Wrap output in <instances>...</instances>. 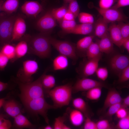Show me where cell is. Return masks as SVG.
<instances>
[{"mask_svg":"<svg viewBox=\"0 0 129 129\" xmlns=\"http://www.w3.org/2000/svg\"><path fill=\"white\" fill-rule=\"evenodd\" d=\"M50 36L43 33L32 37H28V52L42 58L50 56L51 52Z\"/></svg>","mask_w":129,"mask_h":129,"instance_id":"cell-1","label":"cell"},{"mask_svg":"<svg viewBox=\"0 0 129 129\" xmlns=\"http://www.w3.org/2000/svg\"><path fill=\"white\" fill-rule=\"evenodd\" d=\"M42 78V75L36 80L27 83L16 79V82L20 91L19 96L22 102L44 97Z\"/></svg>","mask_w":129,"mask_h":129,"instance_id":"cell-2","label":"cell"},{"mask_svg":"<svg viewBox=\"0 0 129 129\" xmlns=\"http://www.w3.org/2000/svg\"><path fill=\"white\" fill-rule=\"evenodd\" d=\"M72 85L69 83L52 89L48 96L52 100L55 109L68 105L72 98Z\"/></svg>","mask_w":129,"mask_h":129,"instance_id":"cell-3","label":"cell"},{"mask_svg":"<svg viewBox=\"0 0 129 129\" xmlns=\"http://www.w3.org/2000/svg\"><path fill=\"white\" fill-rule=\"evenodd\" d=\"M22 102L28 112L35 115H40L43 118L46 123L49 124L48 112L50 109L55 108L53 105L49 104L46 102L44 97Z\"/></svg>","mask_w":129,"mask_h":129,"instance_id":"cell-4","label":"cell"},{"mask_svg":"<svg viewBox=\"0 0 129 129\" xmlns=\"http://www.w3.org/2000/svg\"><path fill=\"white\" fill-rule=\"evenodd\" d=\"M16 17L3 12L0 13V40L4 44L11 42L13 26Z\"/></svg>","mask_w":129,"mask_h":129,"instance_id":"cell-5","label":"cell"},{"mask_svg":"<svg viewBox=\"0 0 129 129\" xmlns=\"http://www.w3.org/2000/svg\"><path fill=\"white\" fill-rule=\"evenodd\" d=\"M38 69V64L35 60H28L24 61L22 67L17 73L16 79L23 83L31 82L33 81V75Z\"/></svg>","mask_w":129,"mask_h":129,"instance_id":"cell-6","label":"cell"},{"mask_svg":"<svg viewBox=\"0 0 129 129\" xmlns=\"http://www.w3.org/2000/svg\"><path fill=\"white\" fill-rule=\"evenodd\" d=\"M50 43L60 54L75 61L77 59L75 46L65 41L57 40L50 36Z\"/></svg>","mask_w":129,"mask_h":129,"instance_id":"cell-7","label":"cell"},{"mask_svg":"<svg viewBox=\"0 0 129 129\" xmlns=\"http://www.w3.org/2000/svg\"><path fill=\"white\" fill-rule=\"evenodd\" d=\"M97 87H108V85L103 82L83 77L78 79L72 86V92L76 93L81 91H85Z\"/></svg>","mask_w":129,"mask_h":129,"instance_id":"cell-8","label":"cell"},{"mask_svg":"<svg viewBox=\"0 0 129 129\" xmlns=\"http://www.w3.org/2000/svg\"><path fill=\"white\" fill-rule=\"evenodd\" d=\"M93 6L108 23L116 22H124L126 21L128 18L118 9L111 8L103 9L95 6Z\"/></svg>","mask_w":129,"mask_h":129,"instance_id":"cell-9","label":"cell"},{"mask_svg":"<svg viewBox=\"0 0 129 129\" xmlns=\"http://www.w3.org/2000/svg\"><path fill=\"white\" fill-rule=\"evenodd\" d=\"M109 64L111 69L118 76L122 71L129 66V57L121 54H115L110 59Z\"/></svg>","mask_w":129,"mask_h":129,"instance_id":"cell-10","label":"cell"},{"mask_svg":"<svg viewBox=\"0 0 129 129\" xmlns=\"http://www.w3.org/2000/svg\"><path fill=\"white\" fill-rule=\"evenodd\" d=\"M36 25L40 31L45 33L57 25L56 20L53 16L51 11H47L37 21Z\"/></svg>","mask_w":129,"mask_h":129,"instance_id":"cell-11","label":"cell"},{"mask_svg":"<svg viewBox=\"0 0 129 129\" xmlns=\"http://www.w3.org/2000/svg\"><path fill=\"white\" fill-rule=\"evenodd\" d=\"M21 9L22 12L27 16L36 18L42 11L43 8L38 1H28L23 4Z\"/></svg>","mask_w":129,"mask_h":129,"instance_id":"cell-12","label":"cell"},{"mask_svg":"<svg viewBox=\"0 0 129 129\" xmlns=\"http://www.w3.org/2000/svg\"><path fill=\"white\" fill-rule=\"evenodd\" d=\"M122 100L120 94L114 88H109L103 106L100 111V113H105L110 106L115 103L121 102Z\"/></svg>","mask_w":129,"mask_h":129,"instance_id":"cell-13","label":"cell"},{"mask_svg":"<svg viewBox=\"0 0 129 129\" xmlns=\"http://www.w3.org/2000/svg\"><path fill=\"white\" fill-rule=\"evenodd\" d=\"M26 27L24 19L21 17H16L13 26L11 42L21 38L26 32Z\"/></svg>","mask_w":129,"mask_h":129,"instance_id":"cell-14","label":"cell"},{"mask_svg":"<svg viewBox=\"0 0 129 129\" xmlns=\"http://www.w3.org/2000/svg\"><path fill=\"white\" fill-rule=\"evenodd\" d=\"M108 32L113 43L119 48L122 46L123 40L119 27L115 22L111 23L108 27Z\"/></svg>","mask_w":129,"mask_h":129,"instance_id":"cell-15","label":"cell"},{"mask_svg":"<svg viewBox=\"0 0 129 129\" xmlns=\"http://www.w3.org/2000/svg\"><path fill=\"white\" fill-rule=\"evenodd\" d=\"M2 107L5 112L13 118L21 113V108L18 103L14 100H6Z\"/></svg>","mask_w":129,"mask_h":129,"instance_id":"cell-16","label":"cell"},{"mask_svg":"<svg viewBox=\"0 0 129 129\" xmlns=\"http://www.w3.org/2000/svg\"><path fill=\"white\" fill-rule=\"evenodd\" d=\"M101 58L98 57L88 59L83 68L82 73L83 77L91 76L95 73Z\"/></svg>","mask_w":129,"mask_h":129,"instance_id":"cell-17","label":"cell"},{"mask_svg":"<svg viewBox=\"0 0 129 129\" xmlns=\"http://www.w3.org/2000/svg\"><path fill=\"white\" fill-rule=\"evenodd\" d=\"M101 52L109 54L113 50V44L108 32L100 38L97 42Z\"/></svg>","mask_w":129,"mask_h":129,"instance_id":"cell-18","label":"cell"},{"mask_svg":"<svg viewBox=\"0 0 129 129\" xmlns=\"http://www.w3.org/2000/svg\"><path fill=\"white\" fill-rule=\"evenodd\" d=\"M72 104L75 109L81 112L85 117L91 116L92 113L87 103L82 98L77 97L74 99Z\"/></svg>","mask_w":129,"mask_h":129,"instance_id":"cell-19","label":"cell"},{"mask_svg":"<svg viewBox=\"0 0 129 129\" xmlns=\"http://www.w3.org/2000/svg\"><path fill=\"white\" fill-rule=\"evenodd\" d=\"M67 111L70 121L72 124L76 127L81 126L84 120L83 114L75 109L68 108Z\"/></svg>","mask_w":129,"mask_h":129,"instance_id":"cell-20","label":"cell"},{"mask_svg":"<svg viewBox=\"0 0 129 129\" xmlns=\"http://www.w3.org/2000/svg\"><path fill=\"white\" fill-rule=\"evenodd\" d=\"M46 72L42 75L41 82L44 94L48 95L50 91L55 85V80L53 75H46Z\"/></svg>","mask_w":129,"mask_h":129,"instance_id":"cell-21","label":"cell"},{"mask_svg":"<svg viewBox=\"0 0 129 129\" xmlns=\"http://www.w3.org/2000/svg\"><path fill=\"white\" fill-rule=\"evenodd\" d=\"M14 118V125L16 128L34 129L36 128V126L32 124L22 113L18 114Z\"/></svg>","mask_w":129,"mask_h":129,"instance_id":"cell-22","label":"cell"},{"mask_svg":"<svg viewBox=\"0 0 129 129\" xmlns=\"http://www.w3.org/2000/svg\"><path fill=\"white\" fill-rule=\"evenodd\" d=\"M108 23L101 16L97 20L95 27V34L96 36L101 38L108 32Z\"/></svg>","mask_w":129,"mask_h":129,"instance_id":"cell-23","label":"cell"},{"mask_svg":"<svg viewBox=\"0 0 129 129\" xmlns=\"http://www.w3.org/2000/svg\"><path fill=\"white\" fill-rule=\"evenodd\" d=\"M93 29V24L81 23L80 24H77L74 29L66 33L88 35L92 32Z\"/></svg>","mask_w":129,"mask_h":129,"instance_id":"cell-24","label":"cell"},{"mask_svg":"<svg viewBox=\"0 0 129 129\" xmlns=\"http://www.w3.org/2000/svg\"><path fill=\"white\" fill-rule=\"evenodd\" d=\"M94 38L93 35H90L84 37L79 40L75 46L76 52L80 53H86L91 44L93 42Z\"/></svg>","mask_w":129,"mask_h":129,"instance_id":"cell-25","label":"cell"},{"mask_svg":"<svg viewBox=\"0 0 129 129\" xmlns=\"http://www.w3.org/2000/svg\"><path fill=\"white\" fill-rule=\"evenodd\" d=\"M68 65V58L61 54L55 57L53 62V69L54 70H64L67 67Z\"/></svg>","mask_w":129,"mask_h":129,"instance_id":"cell-26","label":"cell"},{"mask_svg":"<svg viewBox=\"0 0 129 129\" xmlns=\"http://www.w3.org/2000/svg\"><path fill=\"white\" fill-rule=\"evenodd\" d=\"M19 5V0H6L3 4L1 11L11 14L16 11Z\"/></svg>","mask_w":129,"mask_h":129,"instance_id":"cell-27","label":"cell"},{"mask_svg":"<svg viewBox=\"0 0 129 129\" xmlns=\"http://www.w3.org/2000/svg\"><path fill=\"white\" fill-rule=\"evenodd\" d=\"M15 48L16 55L13 61L22 57L28 52V47L27 41H20L15 47Z\"/></svg>","mask_w":129,"mask_h":129,"instance_id":"cell-28","label":"cell"},{"mask_svg":"<svg viewBox=\"0 0 129 129\" xmlns=\"http://www.w3.org/2000/svg\"><path fill=\"white\" fill-rule=\"evenodd\" d=\"M101 52L97 42H93L87 49L86 55L88 59L101 57Z\"/></svg>","mask_w":129,"mask_h":129,"instance_id":"cell-29","label":"cell"},{"mask_svg":"<svg viewBox=\"0 0 129 129\" xmlns=\"http://www.w3.org/2000/svg\"><path fill=\"white\" fill-rule=\"evenodd\" d=\"M102 87H97L86 91L85 95L87 99L92 100H97L101 97Z\"/></svg>","mask_w":129,"mask_h":129,"instance_id":"cell-30","label":"cell"},{"mask_svg":"<svg viewBox=\"0 0 129 129\" xmlns=\"http://www.w3.org/2000/svg\"><path fill=\"white\" fill-rule=\"evenodd\" d=\"M67 4H64L61 7L53 9L51 14L56 20L59 22L62 20L68 10Z\"/></svg>","mask_w":129,"mask_h":129,"instance_id":"cell-31","label":"cell"},{"mask_svg":"<svg viewBox=\"0 0 129 129\" xmlns=\"http://www.w3.org/2000/svg\"><path fill=\"white\" fill-rule=\"evenodd\" d=\"M9 59L14 60L15 57V47L10 43L4 44L1 51Z\"/></svg>","mask_w":129,"mask_h":129,"instance_id":"cell-32","label":"cell"},{"mask_svg":"<svg viewBox=\"0 0 129 129\" xmlns=\"http://www.w3.org/2000/svg\"><path fill=\"white\" fill-rule=\"evenodd\" d=\"M59 22L60 27L65 33L74 29L77 24L75 20L69 21L62 19Z\"/></svg>","mask_w":129,"mask_h":129,"instance_id":"cell-33","label":"cell"},{"mask_svg":"<svg viewBox=\"0 0 129 129\" xmlns=\"http://www.w3.org/2000/svg\"><path fill=\"white\" fill-rule=\"evenodd\" d=\"M121 107V102L114 104L110 106L107 111L104 113L103 117L108 120H111L112 116L116 113L118 110Z\"/></svg>","mask_w":129,"mask_h":129,"instance_id":"cell-34","label":"cell"},{"mask_svg":"<svg viewBox=\"0 0 129 129\" xmlns=\"http://www.w3.org/2000/svg\"><path fill=\"white\" fill-rule=\"evenodd\" d=\"M79 22L81 23L93 24L94 18L91 14L85 12L79 13L78 16Z\"/></svg>","mask_w":129,"mask_h":129,"instance_id":"cell-35","label":"cell"},{"mask_svg":"<svg viewBox=\"0 0 129 129\" xmlns=\"http://www.w3.org/2000/svg\"><path fill=\"white\" fill-rule=\"evenodd\" d=\"M118 24L120 29L123 41L129 38V24L123 22H118Z\"/></svg>","mask_w":129,"mask_h":129,"instance_id":"cell-36","label":"cell"},{"mask_svg":"<svg viewBox=\"0 0 129 129\" xmlns=\"http://www.w3.org/2000/svg\"><path fill=\"white\" fill-rule=\"evenodd\" d=\"M114 128L117 129H129V113L125 117L120 119Z\"/></svg>","mask_w":129,"mask_h":129,"instance_id":"cell-37","label":"cell"},{"mask_svg":"<svg viewBox=\"0 0 129 129\" xmlns=\"http://www.w3.org/2000/svg\"><path fill=\"white\" fill-rule=\"evenodd\" d=\"M69 3L68 10L73 14L76 18L80 13V8L76 0H73Z\"/></svg>","mask_w":129,"mask_h":129,"instance_id":"cell-38","label":"cell"},{"mask_svg":"<svg viewBox=\"0 0 129 129\" xmlns=\"http://www.w3.org/2000/svg\"><path fill=\"white\" fill-rule=\"evenodd\" d=\"M67 114L65 113L63 116H59L55 118L53 129H62L65 124L64 122L66 119Z\"/></svg>","mask_w":129,"mask_h":129,"instance_id":"cell-39","label":"cell"},{"mask_svg":"<svg viewBox=\"0 0 129 129\" xmlns=\"http://www.w3.org/2000/svg\"><path fill=\"white\" fill-rule=\"evenodd\" d=\"M118 77V84H123L129 81V66L122 71Z\"/></svg>","mask_w":129,"mask_h":129,"instance_id":"cell-40","label":"cell"},{"mask_svg":"<svg viewBox=\"0 0 129 129\" xmlns=\"http://www.w3.org/2000/svg\"><path fill=\"white\" fill-rule=\"evenodd\" d=\"M95 73L97 77L103 81H105L108 76V71L105 67L98 68Z\"/></svg>","mask_w":129,"mask_h":129,"instance_id":"cell-41","label":"cell"},{"mask_svg":"<svg viewBox=\"0 0 129 129\" xmlns=\"http://www.w3.org/2000/svg\"><path fill=\"white\" fill-rule=\"evenodd\" d=\"M97 129H112L113 128L108 120L103 119L99 120L96 123Z\"/></svg>","mask_w":129,"mask_h":129,"instance_id":"cell-42","label":"cell"},{"mask_svg":"<svg viewBox=\"0 0 129 129\" xmlns=\"http://www.w3.org/2000/svg\"><path fill=\"white\" fill-rule=\"evenodd\" d=\"M118 0H100L99 8L103 9L111 8Z\"/></svg>","mask_w":129,"mask_h":129,"instance_id":"cell-43","label":"cell"},{"mask_svg":"<svg viewBox=\"0 0 129 129\" xmlns=\"http://www.w3.org/2000/svg\"><path fill=\"white\" fill-rule=\"evenodd\" d=\"M12 126L10 121L0 114V129H9Z\"/></svg>","mask_w":129,"mask_h":129,"instance_id":"cell-44","label":"cell"},{"mask_svg":"<svg viewBox=\"0 0 129 129\" xmlns=\"http://www.w3.org/2000/svg\"><path fill=\"white\" fill-rule=\"evenodd\" d=\"M83 128L84 129H97L96 123L92 121L89 117H86Z\"/></svg>","mask_w":129,"mask_h":129,"instance_id":"cell-45","label":"cell"},{"mask_svg":"<svg viewBox=\"0 0 129 129\" xmlns=\"http://www.w3.org/2000/svg\"><path fill=\"white\" fill-rule=\"evenodd\" d=\"M128 108H120L116 113L117 117L120 119L126 117L129 113Z\"/></svg>","mask_w":129,"mask_h":129,"instance_id":"cell-46","label":"cell"},{"mask_svg":"<svg viewBox=\"0 0 129 129\" xmlns=\"http://www.w3.org/2000/svg\"><path fill=\"white\" fill-rule=\"evenodd\" d=\"M9 59L1 51H0V69H4L6 66Z\"/></svg>","mask_w":129,"mask_h":129,"instance_id":"cell-47","label":"cell"},{"mask_svg":"<svg viewBox=\"0 0 129 129\" xmlns=\"http://www.w3.org/2000/svg\"><path fill=\"white\" fill-rule=\"evenodd\" d=\"M129 0H118L116 3L111 8L116 9L129 5Z\"/></svg>","mask_w":129,"mask_h":129,"instance_id":"cell-48","label":"cell"},{"mask_svg":"<svg viewBox=\"0 0 129 129\" xmlns=\"http://www.w3.org/2000/svg\"><path fill=\"white\" fill-rule=\"evenodd\" d=\"M75 18L73 14L68 10L63 19L69 21L75 20Z\"/></svg>","mask_w":129,"mask_h":129,"instance_id":"cell-49","label":"cell"},{"mask_svg":"<svg viewBox=\"0 0 129 129\" xmlns=\"http://www.w3.org/2000/svg\"><path fill=\"white\" fill-rule=\"evenodd\" d=\"M129 106V96L128 95L121 102V107L128 108Z\"/></svg>","mask_w":129,"mask_h":129,"instance_id":"cell-50","label":"cell"},{"mask_svg":"<svg viewBox=\"0 0 129 129\" xmlns=\"http://www.w3.org/2000/svg\"><path fill=\"white\" fill-rule=\"evenodd\" d=\"M123 46L128 53L129 52V38L124 40L123 42Z\"/></svg>","mask_w":129,"mask_h":129,"instance_id":"cell-51","label":"cell"},{"mask_svg":"<svg viewBox=\"0 0 129 129\" xmlns=\"http://www.w3.org/2000/svg\"><path fill=\"white\" fill-rule=\"evenodd\" d=\"M8 86V84L7 83L0 81V92L6 89Z\"/></svg>","mask_w":129,"mask_h":129,"instance_id":"cell-52","label":"cell"},{"mask_svg":"<svg viewBox=\"0 0 129 129\" xmlns=\"http://www.w3.org/2000/svg\"><path fill=\"white\" fill-rule=\"evenodd\" d=\"M6 99L4 98L0 99V108L2 106L3 104L6 100Z\"/></svg>","mask_w":129,"mask_h":129,"instance_id":"cell-53","label":"cell"},{"mask_svg":"<svg viewBox=\"0 0 129 129\" xmlns=\"http://www.w3.org/2000/svg\"><path fill=\"white\" fill-rule=\"evenodd\" d=\"M53 128L49 124L46 126L44 128V129H53Z\"/></svg>","mask_w":129,"mask_h":129,"instance_id":"cell-54","label":"cell"},{"mask_svg":"<svg viewBox=\"0 0 129 129\" xmlns=\"http://www.w3.org/2000/svg\"><path fill=\"white\" fill-rule=\"evenodd\" d=\"M73 0H63L64 4H67L69 3L70 2Z\"/></svg>","mask_w":129,"mask_h":129,"instance_id":"cell-55","label":"cell"},{"mask_svg":"<svg viewBox=\"0 0 129 129\" xmlns=\"http://www.w3.org/2000/svg\"><path fill=\"white\" fill-rule=\"evenodd\" d=\"M5 0H0V11H1V6L5 1Z\"/></svg>","mask_w":129,"mask_h":129,"instance_id":"cell-56","label":"cell"},{"mask_svg":"<svg viewBox=\"0 0 129 129\" xmlns=\"http://www.w3.org/2000/svg\"><path fill=\"white\" fill-rule=\"evenodd\" d=\"M43 2H45L46 0H41Z\"/></svg>","mask_w":129,"mask_h":129,"instance_id":"cell-57","label":"cell"}]
</instances>
